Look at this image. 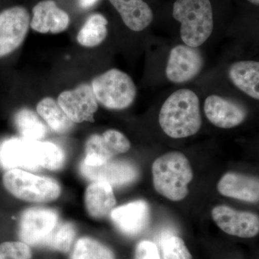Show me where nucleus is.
I'll use <instances>...</instances> for the list:
<instances>
[{
    "mask_svg": "<svg viewBox=\"0 0 259 259\" xmlns=\"http://www.w3.org/2000/svg\"><path fill=\"white\" fill-rule=\"evenodd\" d=\"M158 122L172 139H184L197 134L202 126L198 97L187 89L177 90L162 105Z\"/></svg>",
    "mask_w": 259,
    "mask_h": 259,
    "instance_id": "nucleus-1",
    "label": "nucleus"
},
{
    "mask_svg": "<svg viewBox=\"0 0 259 259\" xmlns=\"http://www.w3.org/2000/svg\"><path fill=\"white\" fill-rule=\"evenodd\" d=\"M153 185L158 194L174 202L188 195L193 171L188 158L179 151H171L156 158L152 165Z\"/></svg>",
    "mask_w": 259,
    "mask_h": 259,
    "instance_id": "nucleus-2",
    "label": "nucleus"
},
{
    "mask_svg": "<svg viewBox=\"0 0 259 259\" xmlns=\"http://www.w3.org/2000/svg\"><path fill=\"white\" fill-rule=\"evenodd\" d=\"M172 15L181 24V38L185 45L198 48L212 34L214 18L210 0H176Z\"/></svg>",
    "mask_w": 259,
    "mask_h": 259,
    "instance_id": "nucleus-3",
    "label": "nucleus"
},
{
    "mask_svg": "<svg viewBox=\"0 0 259 259\" xmlns=\"http://www.w3.org/2000/svg\"><path fill=\"white\" fill-rule=\"evenodd\" d=\"M3 181L10 194L27 202H51L59 198L61 192L60 185L56 180L19 168L8 170Z\"/></svg>",
    "mask_w": 259,
    "mask_h": 259,
    "instance_id": "nucleus-4",
    "label": "nucleus"
},
{
    "mask_svg": "<svg viewBox=\"0 0 259 259\" xmlns=\"http://www.w3.org/2000/svg\"><path fill=\"white\" fill-rule=\"evenodd\" d=\"M91 86L97 102L111 110L127 108L134 102L137 93L131 76L116 69L97 76Z\"/></svg>",
    "mask_w": 259,
    "mask_h": 259,
    "instance_id": "nucleus-5",
    "label": "nucleus"
},
{
    "mask_svg": "<svg viewBox=\"0 0 259 259\" xmlns=\"http://www.w3.org/2000/svg\"><path fill=\"white\" fill-rule=\"evenodd\" d=\"M45 142L13 138L0 147V163L5 169L36 171L41 167Z\"/></svg>",
    "mask_w": 259,
    "mask_h": 259,
    "instance_id": "nucleus-6",
    "label": "nucleus"
},
{
    "mask_svg": "<svg viewBox=\"0 0 259 259\" xmlns=\"http://www.w3.org/2000/svg\"><path fill=\"white\" fill-rule=\"evenodd\" d=\"M131 147L125 135L116 130H107L102 135L90 136L85 145L86 156L83 163L97 166L111 160L115 155L125 153Z\"/></svg>",
    "mask_w": 259,
    "mask_h": 259,
    "instance_id": "nucleus-7",
    "label": "nucleus"
},
{
    "mask_svg": "<svg viewBox=\"0 0 259 259\" xmlns=\"http://www.w3.org/2000/svg\"><path fill=\"white\" fill-rule=\"evenodd\" d=\"M30 23V14L23 7H13L0 13V57L11 54L23 44Z\"/></svg>",
    "mask_w": 259,
    "mask_h": 259,
    "instance_id": "nucleus-8",
    "label": "nucleus"
},
{
    "mask_svg": "<svg viewBox=\"0 0 259 259\" xmlns=\"http://www.w3.org/2000/svg\"><path fill=\"white\" fill-rule=\"evenodd\" d=\"M59 223V215L52 209L34 207L24 211L20 218L19 236L29 245H44Z\"/></svg>",
    "mask_w": 259,
    "mask_h": 259,
    "instance_id": "nucleus-9",
    "label": "nucleus"
},
{
    "mask_svg": "<svg viewBox=\"0 0 259 259\" xmlns=\"http://www.w3.org/2000/svg\"><path fill=\"white\" fill-rule=\"evenodd\" d=\"M204 59L198 48L179 45L171 49L166 69L167 79L182 83L190 81L200 73Z\"/></svg>",
    "mask_w": 259,
    "mask_h": 259,
    "instance_id": "nucleus-10",
    "label": "nucleus"
},
{
    "mask_svg": "<svg viewBox=\"0 0 259 259\" xmlns=\"http://www.w3.org/2000/svg\"><path fill=\"white\" fill-rule=\"evenodd\" d=\"M211 215L216 225L227 234L243 238H253L258 234L259 218L254 213L218 205L212 209Z\"/></svg>",
    "mask_w": 259,
    "mask_h": 259,
    "instance_id": "nucleus-11",
    "label": "nucleus"
},
{
    "mask_svg": "<svg viewBox=\"0 0 259 259\" xmlns=\"http://www.w3.org/2000/svg\"><path fill=\"white\" fill-rule=\"evenodd\" d=\"M58 104L74 123L93 121L94 114L98 109L93 88L88 83L61 93L58 97Z\"/></svg>",
    "mask_w": 259,
    "mask_h": 259,
    "instance_id": "nucleus-12",
    "label": "nucleus"
},
{
    "mask_svg": "<svg viewBox=\"0 0 259 259\" xmlns=\"http://www.w3.org/2000/svg\"><path fill=\"white\" fill-rule=\"evenodd\" d=\"M80 171L83 177L93 182H104L111 187L130 185L139 177L137 168L131 162L123 160H110L97 166L81 163Z\"/></svg>",
    "mask_w": 259,
    "mask_h": 259,
    "instance_id": "nucleus-13",
    "label": "nucleus"
},
{
    "mask_svg": "<svg viewBox=\"0 0 259 259\" xmlns=\"http://www.w3.org/2000/svg\"><path fill=\"white\" fill-rule=\"evenodd\" d=\"M204 110L209 122L220 128H233L241 125L247 116L246 110L241 104L218 95L207 97Z\"/></svg>",
    "mask_w": 259,
    "mask_h": 259,
    "instance_id": "nucleus-14",
    "label": "nucleus"
},
{
    "mask_svg": "<svg viewBox=\"0 0 259 259\" xmlns=\"http://www.w3.org/2000/svg\"><path fill=\"white\" fill-rule=\"evenodd\" d=\"M150 209L144 200H136L112 209L110 217L117 229L127 236L141 233L149 221Z\"/></svg>",
    "mask_w": 259,
    "mask_h": 259,
    "instance_id": "nucleus-15",
    "label": "nucleus"
},
{
    "mask_svg": "<svg viewBox=\"0 0 259 259\" xmlns=\"http://www.w3.org/2000/svg\"><path fill=\"white\" fill-rule=\"evenodd\" d=\"M69 15L57 6L54 0H44L32 9L30 26L40 33H59L69 26Z\"/></svg>",
    "mask_w": 259,
    "mask_h": 259,
    "instance_id": "nucleus-16",
    "label": "nucleus"
},
{
    "mask_svg": "<svg viewBox=\"0 0 259 259\" xmlns=\"http://www.w3.org/2000/svg\"><path fill=\"white\" fill-rule=\"evenodd\" d=\"M218 192L225 197L256 203L259 199L258 177L228 172L218 183Z\"/></svg>",
    "mask_w": 259,
    "mask_h": 259,
    "instance_id": "nucleus-17",
    "label": "nucleus"
},
{
    "mask_svg": "<svg viewBox=\"0 0 259 259\" xmlns=\"http://www.w3.org/2000/svg\"><path fill=\"white\" fill-rule=\"evenodd\" d=\"M109 1L120 15L124 24L133 31H143L153 22V10L144 0Z\"/></svg>",
    "mask_w": 259,
    "mask_h": 259,
    "instance_id": "nucleus-18",
    "label": "nucleus"
},
{
    "mask_svg": "<svg viewBox=\"0 0 259 259\" xmlns=\"http://www.w3.org/2000/svg\"><path fill=\"white\" fill-rule=\"evenodd\" d=\"M85 205L89 214L95 219L108 216L116 205L112 187L104 182H93L85 192Z\"/></svg>",
    "mask_w": 259,
    "mask_h": 259,
    "instance_id": "nucleus-19",
    "label": "nucleus"
},
{
    "mask_svg": "<svg viewBox=\"0 0 259 259\" xmlns=\"http://www.w3.org/2000/svg\"><path fill=\"white\" fill-rule=\"evenodd\" d=\"M228 76L233 84L248 96L259 99V64L257 61H238L231 65Z\"/></svg>",
    "mask_w": 259,
    "mask_h": 259,
    "instance_id": "nucleus-20",
    "label": "nucleus"
},
{
    "mask_svg": "<svg viewBox=\"0 0 259 259\" xmlns=\"http://www.w3.org/2000/svg\"><path fill=\"white\" fill-rule=\"evenodd\" d=\"M36 110L42 120L57 134H66L74 127V122L63 111L58 102L51 97H45L40 100L37 104Z\"/></svg>",
    "mask_w": 259,
    "mask_h": 259,
    "instance_id": "nucleus-21",
    "label": "nucleus"
},
{
    "mask_svg": "<svg viewBox=\"0 0 259 259\" xmlns=\"http://www.w3.org/2000/svg\"><path fill=\"white\" fill-rule=\"evenodd\" d=\"M107 23V19L101 14L90 15L80 29L76 40L83 47H97L106 38Z\"/></svg>",
    "mask_w": 259,
    "mask_h": 259,
    "instance_id": "nucleus-22",
    "label": "nucleus"
},
{
    "mask_svg": "<svg viewBox=\"0 0 259 259\" xmlns=\"http://www.w3.org/2000/svg\"><path fill=\"white\" fill-rule=\"evenodd\" d=\"M15 124L24 139L40 141L47 135V129L44 122L35 112L29 109H22L17 112Z\"/></svg>",
    "mask_w": 259,
    "mask_h": 259,
    "instance_id": "nucleus-23",
    "label": "nucleus"
},
{
    "mask_svg": "<svg viewBox=\"0 0 259 259\" xmlns=\"http://www.w3.org/2000/svg\"><path fill=\"white\" fill-rule=\"evenodd\" d=\"M71 259H115L106 245L93 238H80L74 245Z\"/></svg>",
    "mask_w": 259,
    "mask_h": 259,
    "instance_id": "nucleus-24",
    "label": "nucleus"
},
{
    "mask_svg": "<svg viewBox=\"0 0 259 259\" xmlns=\"http://www.w3.org/2000/svg\"><path fill=\"white\" fill-rule=\"evenodd\" d=\"M76 233V228L71 223H58L44 245L62 253H67L74 241Z\"/></svg>",
    "mask_w": 259,
    "mask_h": 259,
    "instance_id": "nucleus-25",
    "label": "nucleus"
},
{
    "mask_svg": "<svg viewBox=\"0 0 259 259\" xmlns=\"http://www.w3.org/2000/svg\"><path fill=\"white\" fill-rule=\"evenodd\" d=\"M163 259H192L190 250L185 241L177 236H167L161 243Z\"/></svg>",
    "mask_w": 259,
    "mask_h": 259,
    "instance_id": "nucleus-26",
    "label": "nucleus"
},
{
    "mask_svg": "<svg viewBox=\"0 0 259 259\" xmlns=\"http://www.w3.org/2000/svg\"><path fill=\"white\" fill-rule=\"evenodd\" d=\"M30 247L23 242H5L0 244V259H31Z\"/></svg>",
    "mask_w": 259,
    "mask_h": 259,
    "instance_id": "nucleus-27",
    "label": "nucleus"
},
{
    "mask_svg": "<svg viewBox=\"0 0 259 259\" xmlns=\"http://www.w3.org/2000/svg\"><path fill=\"white\" fill-rule=\"evenodd\" d=\"M134 259H161L156 245L152 241H141L137 245Z\"/></svg>",
    "mask_w": 259,
    "mask_h": 259,
    "instance_id": "nucleus-28",
    "label": "nucleus"
},
{
    "mask_svg": "<svg viewBox=\"0 0 259 259\" xmlns=\"http://www.w3.org/2000/svg\"><path fill=\"white\" fill-rule=\"evenodd\" d=\"M99 0H79L80 6L84 9L92 8L98 3Z\"/></svg>",
    "mask_w": 259,
    "mask_h": 259,
    "instance_id": "nucleus-29",
    "label": "nucleus"
},
{
    "mask_svg": "<svg viewBox=\"0 0 259 259\" xmlns=\"http://www.w3.org/2000/svg\"><path fill=\"white\" fill-rule=\"evenodd\" d=\"M250 3L251 4L256 5V6H258L259 5V0H248Z\"/></svg>",
    "mask_w": 259,
    "mask_h": 259,
    "instance_id": "nucleus-30",
    "label": "nucleus"
}]
</instances>
